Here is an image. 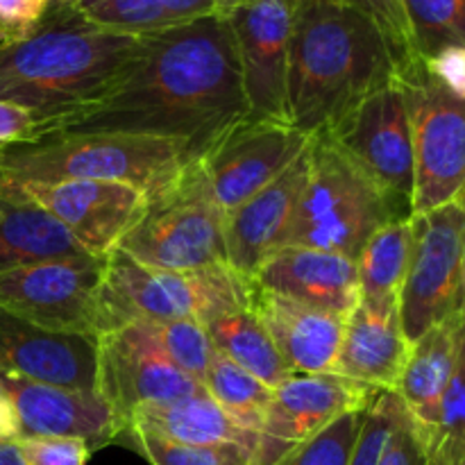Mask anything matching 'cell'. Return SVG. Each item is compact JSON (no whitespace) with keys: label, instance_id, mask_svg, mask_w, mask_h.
Instances as JSON below:
<instances>
[{"label":"cell","instance_id":"1","mask_svg":"<svg viewBox=\"0 0 465 465\" xmlns=\"http://www.w3.org/2000/svg\"><path fill=\"white\" fill-rule=\"evenodd\" d=\"M250 116L234 35L223 14L141 35L139 54L112 94L50 134H143L203 157Z\"/></svg>","mask_w":465,"mask_h":465},{"label":"cell","instance_id":"2","mask_svg":"<svg viewBox=\"0 0 465 465\" xmlns=\"http://www.w3.org/2000/svg\"><path fill=\"white\" fill-rule=\"evenodd\" d=\"M139 45L141 36L103 30L75 3L53 0L35 32L0 45V100L25 107L50 134L107 98Z\"/></svg>","mask_w":465,"mask_h":465},{"label":"cell","instance_id":"3","mask_svg":"<svg viewBox=\"0 0 465 465\" xmlns=\"http://www.w3.org/2000/svg\"><path fill=\"white\" fill-rule=\"evenodd\" d=\"M400 64L372 18L334 0H300L286 68L289 123L313 136L398 80Z\"/></svg>","mask_w":465,"mask_h":465},{"label":"cell","instance_id":"4","mask_svg":"<svg viewBox=\"0 0 465 465\" xmlns=\"http://www.w3.org/2000/svg\"><path fill=\"white\" fill-rule=\"evenodd\" d=\"M184 148L175 141L143 134H45L30 143L0 150V180L116 182L154 200L182 177Z\"/></svg>","mask_w":465,"mask_h":465},{"label":"cell","instance_id":"5","mask_svg":"<svg viewBox=\"0 0 465 465\" xmlns=\"http://www.w3.org/2000/svg\"><path fill=\"white\" fill-rule=\"evenodd\" d=\"M252 280L232 266L177 272L134 262L123 250L104 257L98 304V339L139 321H195L209 325L250 307Z\"/></svg>","mask_w":465,"mask_h":465},{"label":"cell","instance_id":"6","mask_svg":"<svg viewBox=\"0 0 465 465\" xmlns=\"http://www.w3.org/2000/svg\"><path fill=\"white\" fill-rule=\"evenodd\" d=\"M309 175L286 245L343 254L357 262L363 245L391 221L411 218L386 195L327 132L309 136Z\"/></svg>","mask_w":465,"mask_h":465},{"label":"cell","instance_id":"7","mask_svg":"<svg viewBox=\"0 0 465 465\" xmlns=\"http://www.w3.org/2000/svg\"><path fill=\"white\" fill-rule=\"evenodd\" d=\"M411 257L400 289V321L409 343L465 307V200L411 216Z\"/></svg>","mask_w":465,"mask_h":465},{"label":"cell","instance_id":"8","mask_svg":"<svg viewBox=\"0 0 465 465\" xmlns=\"http://www.w3.org/2000/svg\"><path fill=\"white\" fill-rule=\"evenodd\" d=\"M134 262L159 271H204L230 266L225 213L182 173L177 184L148 200L139 221L118 243Z\"/></svg>","mask_w":465,"mask_h":465},{"label":"cell","instance_id":"9","mask_svg":"<svg viewBox=\"0 0 465 465\" xmlns=\"http://www.w3.org/2000/svg\"><path fill=\"white\" fill-rule=\"evenodd\" d=\"M307 145L309 134L289 121L248 116L230 127L184 173L227 216L277 180Z\"/></svg>","mask_w":465,"mask_h":465},{"label":"cell","instance_id":"10","mask_svg":"<svg viewBox=\"0 0 465 465\" xmlns=\"http://www.w3.org/2000/svg\"><path fill=\"white\" fill-rule=\"evenodd\" d=\"M416 150L413 216L465 193V98L440 89L420 62L400 73Z\"/></svg>","mask_w":465,"mask_h":465},{"label":"cell","instance_id":"11","mask_svg":"<svg viewBox=\"0 0 465 465\" xmlns=\"http://www.w3.org/2000/svg\"><path fill=\"white\" fill-rule=\"evenodd\" d=\"M327 134L386 195L413 216L416 150L411 114L400 80L363 98Z\"/></svg>","mask_w":465,"mask_h":465},{"label":"cell","instance_id":"12","mask_svg":"<svg viewBox=\"0 0 465 465\" xmlns=\"http://www.w3.org/2000/svg\"><path fill=\"white\" fill-rule=\"evenodd\" d=\"M104 259L75 257L16 268L0 275V309L53 331L98 339Z\"/></svg>","mask_w":465,"mask_h":465},{"label":"cell","instance_id":"13","mask_svg":"<svg viewBox=\"0 0 465 465\" xmlns=\"http://www.w3.org/2000/svg\"><path fill=\"white\" fill-rule=\"evenodd\" d=\"M0 198L27 200L48 212L82 248L104 259L143 213L145 195L116 182H5Z\"/></svg>","mask_w":465,"mask_h":465},{"label":"cell","instance_id":"14","mask_svg":"<svg viewBox=\"0 0 465 465\" xmlns=\"http://www.w3.org/2000/svg\"><path fill=\"white\" fill-rule=\"evenodd\" d=\"M300 0H241L223 16L234 35L250 116L289 121L286 68Z\"/></svg>","mask_w":465,"mask_h":465},{"label":"cell","instance_id":"15","mask_svg":"<svg viewBox=\"0 0 465 465\" xmlns=\"http://www.w3.org/2000/svg\"><path fill=\"white\" fill-rule=\"evenodd\" d=\"M377 391L380 389H371L336 372L291 375L272 389L259 430L254 465L277 463L341 416L368 407Z\"/></svg>","mask_w":465,"mask_h":465},{"label":"cell","instance_id":"16","mask_svg":"<svg viewBox=\"0 0 465 465\" xmlns=\"http://www.w3.org/2000/svg\"><path fill=\"white\" fill-rule=\"evenodd\" d=\"M204 386L154 352L132 325L98 339V391L125 431L136 407L171 402L198 393Z\"/></svg>","mask_w":465,"mask_h":465},{"label":"cell","instance_id":"17","mask_svg":"<svg viewBox=\"0 0 465 465\" xmlns=\"http://www.w3.org/2000/svg\"><path fill=\"white\" fill-rule=\"evenodd\" d=\"M0 375L59 389L95 391L98 339L44 330L0 309Z\"/></svg>","mask_w":465,"mask_h":465},{"label":"cell","instance_id":"18","mask_svg":"<svg viewBox=\"0 0 465 465\" xmlns=\"http://www.w3.org/2000/svg\"><path fill=\"white\" fill-rule=\"evenodd\" d=\"M3 380L16 407L21 439H77L84 440L91 452L121 440V420L95 391L59 389L9 375H3Z\"/></svg>","mask_w":465,"mask_h":465},{"label":"cell","instance_id":"19","mask_svg":"<svg viewBox=\"0 0 465 465\" xmlns=\"http://www.w3.org/2000/svg\"><path fill=\"white\" fill-rule=\"evenodd\" d=\"M307 175L309 153L304 150L277 180L227 213V262L236 272L252 280L262 263L284 248Z\"/></svg>","mask_w":465,"mask_h":465},{"label":"cell","instance_id":"20","mask_svg":"<svg viewBox=\"0 0 465 465\" xmlns=\"http://www.w3.org/2000/svg\"><path fill=\"white\" fill-rule=\"evenodd\" d=\"M252 282L295 302L345 318L359 304L357 262L322 250L284 245L262 263Z\"/></svg>","mask_w":465,"mask_h":465},{"label":"cell","instance_id":"21","mask_svg":"<svg viewBox=\"0 0 465 465\" xmlns=\"http://www.w3.org/2000/svg\"><path fill=\"white\" fill-rule=\"evenodd\" d=\"M250 309L262 318L293 375L334 372L345 316L295 302L254 282Z\"/></svg>","mask_w":465,"mask_h":465},{"label":"cell","instance_id":"22","mask_svg":"<svg viewBox=\"0 0 465 465\" xmlns=\"http://www.w3.org/2000/svg\"><path fill=\"white\" fill-rule=\"evenodd\" d=\"M411 343L404 336L400 304L359 302L345 318L334 372L363 386L395 391Z\"/></svg>","mask_w":465,"mask_h":465},{"label":"cell","instance_id":"23","mask_svg":"<svg viewBox=\"0 0 465 465\" xmlns=\"http://www.w3.org/2000/svg\"><path fill=\"white\" fill-rule=\"evenodd\" d=\"M463 341L465 307L411 343L395 393L402 400L420 436H425L439 418L443 395L457 371Z\"/></svg>","mask_w":465,"mask_h":465},{"label":"cell","instance_id":"24","mask_svg":"<svg viewBox=\"0 0 465 465\" xmlns=\"http://www.w3.org/2000/svg\"><path fill=\"white\" fill-rule=\"evenodd\" d=\"M125 434H143L182 445L239 443L257 452L259 436L236 425L207 389L171 402L136 407L125 420ZM121 436V439H123Z\"/></svg>","mask_w":465,"mask_h":465},{"label":"cell","instance_id":"25","mask_svg":"<svg viewBox=\"0 0 465 465\" xmlns=\"http://www.w3.org/2000/svg\"><path fill=\"white\" fill-rule=\"evenodd\" d=\"M86 254L89 252L48 212L27 200L0 198V275L16 268Z\"/></svg>","mask_w":465,"mask_h":465},{"label":"cell","instance_id":"26","mask_svg":"<svg viewBox=\"0 0 465 465\" xmlns=\"http://www.w3.org/2000/svg\"><path fill=\"white\" fill-rule=\"evenodd\" d=\"M204 327L216 352L225 354L236 366L248 371L271 389H277L282 381L293 375L262 318L250 307L225 313Z\"/></svg>","mask_w":465,"mask_h":465},{"label":"cell","instance_id":"27","mask_svg":"<svg viewBox=\"0 0 465 465\" xmlns=\"http://www.w3.org/2000/svg\"><path fill=\"white\" fill-rule=\"evenodd\" d=\"M411 218L386 223L371 236L357 259L359 302H398L411 257Z\"/></svg>","mask_w":465,"mask_h":465},{"label":"cell","instance_id":"28","mask_svg":"<svg viewBox=\"0 0 465 465\" xmlns=\"http://www.w3.org/2000/svg\"><path fill=\"white\" fill-rule=\"evenodd\" d=\"M203 386L212 395L213 402L232 418L245 431H252L259 436L263 425V416L271 404L272 389L236 366L232 359L213 350V357L209 361L207 375Z\"/></svg>","mask_w":465,"mask_h":465},{"label":"cell","instance_id":"29","mask_svg":"<svg viewBox=\"0 0 465 465\" xmlns=\"http://www.w3.org/2000/svg\"><path fill=\"white\" fill-rule=\"evenodd\" d=\"M130 325L154 352L203 384L213 357V343L207 327L195 321H139Z\"/></svg>","mask_w":465,"mask_h":465},{"label":"cell","instance_id":"30","mask_svg":"<svg viewBox=\"0 0 465 465\" xmlns=\"http://www.w3.org/2000/svg\"><path fill=\"white\" fill-rule=\"evenodd\" d=\"M418 59L465 48V0H402Z\"/></svg>","mask_w":465,"mask_h":465},{"label":"cell","instance_id":"31","mask_svg":"<svg viewBox=\"0 0 465 465\" xmlns=\"http://www.w3.org/2000/svg\"><path fill=\"white\" fill-rule=\"evenodd\" d=\"M420 440L431 465H465V341L439 418Z\"/></svg>","mask_w":465,"mask_h":465},{"label":"cell","instance_id":"32","mask_svg":"<svg viewBox=\"0 0 465 465\" xmlns=\"http://www.w3.org/2000/svg\"><path fill=\"white\" fill-rule=\"evenodd\" d=\"M121 440L150 465H254V450L239 443L182 445L143 434H125Z\"/></svg>","mask_w":465,"mask_h":465},{"label":"cell","instance_id":"33","mask_svg":"<svg viewBox=\"0 0 465 465\" xmlns=\"http://www.w3.org/2000/svg\"><path fill=\"white\" fill-rule=\"evenodd\" d=\"M82 16L103 30L121 35H150L171 25L162 0H75Z\"/></svg>","mask_w":465,"mask_h":465},{"label":"cell","instance_id":"34","mask_svg":"<svg viewBox=\"0 0 465 465\" xmlns=\"http://www.w3.org/2000/svg\"><path fill=\"white\" fill-rule=\"evenodd\" d=\"M366 407L350 411L331 422L330 427L298 445L272 465H348L354 443L361 431Z\"/></svg>","mask_w":465,"mask_h":465},{"label":"cell","instance_id":"35","mask_svg":"<svg viewBox=\"0 0 465 465\" xmlns=\"http://www.w3.org/2000/svg\"><path fill=\"white\" fill-rule=\"evenodd\" d=\"M402 409L404 404L395 391H377L363 413L361 431H359L348 465H380L386 440H389Z\"/></svg>","mask_w":465,"mask_h":465},{"label":"cell","instance_id":"36","mask_svg":"<svg viewBox=\"0 0 465 465\" xmlns=\"http://www.w3.org/2000/svg\"><path fill=\"white\" fill-rule=\"evenodd\" d=\"M334 3L348 5V7L366 14L368 18L377 23V27L384 32L395 57H398L400 73H404L418 62L402 0H334Z\"/></svg>","mask_w":465,"mask_h":465},{"label":"cell","instance_id":"37","mask_svg":"<svg viewBox=\"0 0 465 465\" xmlns=\"http://www.w3.org/2000/svg\"><path fill=\"white\" fill-rule=\"evenodd\" d=\"M25 465H86L91 450L84 440L62 436H32L16 440Z\"/></svg>","mask_w":465,"mask_h":465},{"label":"cell","instance_id":"38","mask_svg":"<svg viewBox=\"0 0 465 465\" xmlns=\"http://www.w3.org/2000/svg\"><path fill=\"white\" fill-rule=\"evenodd\" d=\"M53 0H0V45L25 39L44 21Z\"/></svg>","mask_w":465,"mask_h":465},{"label":"cell","instance_id":"39","mask_svg":"<svg viewBox=\"0 0 465 465\" xmlns=\"http://www.w3.org/2000/svg\"><path fill=\"white\" fill-rule=\"evenodd\" d=\"M380 465H431L425 452V445L420 440V434H418L407 409H402L389 440H386Z\"/></svg>","mask_w":465,"mask_h":465},{"label":"cell","instance_id":"40","mask_svg":"<svg viewBox=\"0 0 465 465\" xmlns=\"http://www.w3.org/2000/svg\"><path fill=\"white\" fill-rule=\"evenodd\" d=\"M418 62L440 89L457 98H465V48H443Z\"/></svg>","mask_w":465,"mask_h":465},{"label":"cell","instance_id":"41","mask_svg":"<svg viewBox=\"0 0 465 465\" xmlns=\"http://www.w3.org/2000/svg\"><path fill=\"white\" fill-rule=\"evenodd\" d=\"M44 134L45 125L35 114L27 112L25 107L0 100V150L30 143V141L41 139Z\"/></svg>","mask_w":465,"mask_h":465},{"label":"cell","instance_id":"42","mask_svg":"<svg viewBox=\"0 0 465 465\" xmlns=\"http://www.w3.org/2000/svg\"><path fill=\"white\" fill-rule=\"evenodd\" d=\"M162 7L171 25L195 21V18L209 16V14H218L216 0H162Z\"/></svg>","mask_w":465,"mask_h":465},{"label":"cell","instance_id":"43","mask_svg":"<svg viewBox=\"0 0 465 465\" xmlns=\"http://www.w3.org/2000/svg\"><path fill=\"white\" fill-rule=\"evenodd\" d=\"M18 439H21V425H18L16 407H14L3 375H0V443H16Z\"/></svg>","mask_w":465,"mask_h":465},{"label":"cell","instance_id":"44","mask_svg":"<svg viewBox=\"0 0 465 465\" xmlns=\"http://www.w3.org/2000/svg\"><path fill=\"white\" fill-rule=\"evenodd\" d=\"M0 465H25L18 454L16 443H0Z\"/></svg>","mask_w":465,"mask_h":465},{"label":"cell","instance_id":"45","mask_svg":"<svg viewBox=\"0 0 465 465\" xmlns=\"http://www.w3.org/2000/svg\"><path fill=\"white\" fill-rule=\"evenodd\" d=\"M241 0H216V12L218 14H225L227 9H232L234 5H239Z\"/></svg>","mask_w":465,"mask_h":465},{"label":"cell","instance_id":"46","mask_svg":"<svg viewBox=\"0 0 465 465\" xmlns=\"http://www.w3.org/2000/svg\"><path fill=\"white\" fill-rule=\"evenodd\" d=\"M463 291H465V271H463Z\"/></svg>","mask_w":465,"mask_h":465},{"label":"cell","instance_id":"47","mask_svg":"<svg viewBox=\"0 0 465 465\" xmlns=\"http://www.w3.org/2000/svg\"><path fill=\"white\" fill-rule=\"evenodd\" d=\"M64 3H75V0H64Z\"/></svg>","mask_w":465,"mask_h":465},{"label":"cell","instance_id":"48","mask_svg":"<svg viewBox=\"0 0 465 465\" xmlns=\"http://www.w3.org/2000/svg\"><path fill=\"white\" fill-rule=\"evenodd\" d=\"M463 200H465V193H463Z\"/></svg>","mask_w":465,"mask_h":465}]
</instances>
